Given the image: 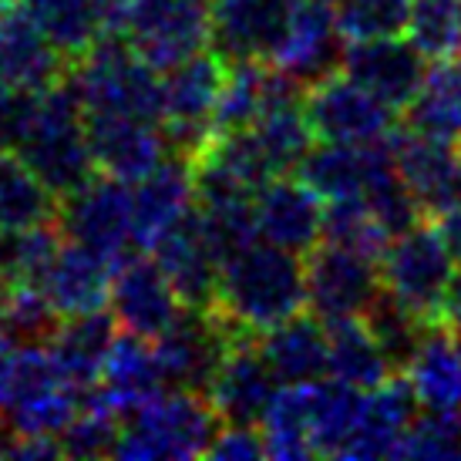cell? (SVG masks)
<instances>
[{"instance_id": "obj_29", "label": "cell", "mask_w": 461, "mask_h": 461, "mask_svg": "<svg viewBox=\"0 0 461 461\" xmlns=\"http://www.w3.org/2000/svg\"><path fill=\"white\" fill-rule=\"evenodd\" d=\"M414 404L418 397L404 374L364 391L357 428L347 441L344 458H397V448L414 421Z\"/></svg>"}, {"instance_id": "obj_28", "label": "cell", "mask_w": 461, "mask_h": 461, "mask_svg": "<svg viewBox=\"0 0 461 461\" xmlns=\"http://www.w3.org/2000/svg\"><path fill=\"white\" fill-rule=\"evenodd\" d=\"M17 4L34 17V24L71 65L85 58L95 44L115 34L122 11V0H17Z\"/></svg>"}, {"instance_id": "obj_13", "label": "cell", "mask_w": 461, "mask_h": 461, "mask_svg": "<svg viewBox=\"0 0 461 461\" xmlns=\"http://www.w3.org/2000/svg\"><path fill=\"white\" fill-rule=\"evenodd\" d=\"M112 313L122 330L139 333L145 340H158L185 313V303L155 257L135 253L115 267Z\"/></svg>"}, {"instance_id": "obj_42", "label": "cell", "mask_w": 461, "mask_h": 461, "mask_svg": "<svg viewBox=\"0 0 461 461\" xmlns=\"http://www.w3.org/2000/svg\"><path fill=\"white\" fill-rule=\"evenodd\" d=\"M11 374H14V347L11 337H0V421L11 408Z\"/></svg>"}, {"instance_id": "obj_32", "label": "cell", "mask_w": 461, "mask_h": 461, "mask_svg": "<svg viewBox=\"0 0 461 461\" xmlns=\"http://www.w3.org/2000/svg\"><path fill=\"white\" fill-rule=\"evenodd\" d=\"M327 333H330V371H327V377H337V381L360 387V391H374L394 377V357L387 354V347L381 344V337L374 333L367 317L330 321Z\"/></svg>"}, {"instance_id": "obj_41", "label": "cell", "mask_w": 461, "mask_h": 461, "mask_svg": "<svg viewBox=\"0 0 461 461\" xmlns=\"http://www.w3.org/2000/svg\"><path fill=\"white\" fill-rule=\"evenodd\" d=\"M267 455V438L253 424H222L205 451V458L219 461H253Z\"/></svg>"}, {"instance_id": "obj_10", "label": "cell", "mask_w": 461, "mask_h": 461, "mask_svg": "<svg viewBox=\"0 0 461 461\" xmlns=\"http://www.w3.org/2000/svg\"><path fill=\"white\" fill-rule=\"evenodd\" d=\"M303 112L317 141L333 145H371L387 141L397 131V112L374 91L357 85L347 71H327L310 81Z\"/></svg>"}, {"instance_id": "obj_18", "label": "cell", "mask_w": 461, "mask_h": 461, "mask_svg": "<svg viewBox=\"0 0 461 461\" xmlns=\"http://www.w3.org/2000/svg\"><path fill=\"white\" fill-rule=\"evenodd\" d=\"M212 7V51L230 65L267 61L280 51L294 0H209Z\"/></svg>"}, {"instance_id": "obj_16", "label": "cell", "mask_w": 461, "mask_h": 461, "mask_svg": "<svg viewBox=\"0 0 461 461\" xmlns=\"http://www.w3.org/2000/svg\"><path fill=\"white\" fill-rule=\"evenodd\" d=\"M340 71L354 77L357 85L374 91L381 102H387L394 112H408L414 95L421 91V81L428 75L424 54L404 38H371V41H347L340 54Z\"/></svg>"}, {"instance_id": "obj_39", "label": "cell", "mask_w": 461, "mask_h": 461, "mask_svg": "<svg viewBox=\"0 0 461 461\" xmlns=\"http://www.w3.org/2000/svg\"><path fill=\"white\" fill-rule=\"evenodd\" d=\"M344 41L391 38L408 27L411 0H337Z\"/></svg>"}, {"instance_id": "obj_33", "label": "cell", "mask_w": 461, "mask_h": 461, "mask_svg": "<svg viewBox=\"0 0 461 461\" xmlns=\"http://www.w3.org/2000/svg\"><path fill=\"white\" fill-rule=\"evenodd\" d=\"M61 195L41 179L24 155L0 145V232L58 222Z\"/></svg>"}, {"instance_id": "obj_30", "label": "cell", "mask_w": 461, "mask_h": 461, "mask_svg": "<svg viewBox=\"0 0 461 461\" xmlns=\"http://www.w3.org/2000/svg\"><path fill=\"white\" fill-rule=\"evenodd\" d=\"M257 344L283 384L321 381L330 371V333L327 321H321L313 310H300L290 321L269 327L257 337Z\"/></svg>"}, {"instance_id": "obj_38", "label": "cell", "mask_w": 461, "mask_h": 461, "mask_svg": "<svg viewBox=\"0 0 461 461\" xmlns=\"http://www.w3.org/2000/svg\"><path fill=\"white\" fill-rule=\"evenodd\" d=\"M323 240L381 259L394 236L387 232V226L381 222V216L374 212L367 199H337V203L327 205Z\"/></svg>"}, {"instance_id": "obj_25", "label": "cell", "mask_w": 461, "mask_h": 461, "mask_svg": "<svg viewBox=\"0 0 461 461\" xmlns=\"http://www.w3.org/2000/svg\"><path fill=\"white\" fill-rule=\"evenodd\" d=\"M340 7L337 0H294L290 24L273 65L296 81H317L333 71L340 48Z\"/></svg>"}, {"instance_id": "obj_27", "label": "cell", "mask_w": 461, "mask_h": 461, "mask_svg": "<svg viewBox=\"0 0 461 461\" xmlns=\"http://www.w3.org/2000/svg\"><path fill=\"white\" fill-rule=\"evenodd\" d=\"M401 374L421 408L461 411V333L448 323H428Z\"/></svg>"}, {"instance_id": "obj_34", "label": "cell", "mask_w": 461, "mask_h": 461, "mask_svg": "<svg viewBox=\"0 0 461 461\" xmlns=\"http://www.w3.org/2000/svg\"><path fill=\"white\" fill-rule=\"evenodd\" d=\"M408 129L461 141V54L441 58L428 68L421 91L408 108Z\"/></svg>"}, {"instance_id": "obj_12", "label": "cell", "mask_w": 461, "mask_h": 461, "mask_svg": "<svg viewBox=\"0 0 461 461\" xmlns=\"http://www.w3.org/2000/svg\"><path fill=\"white\" fill-rule=\"evenodd\" d=\"M236 337L240 333H232L212 310L185 307L179 321L155 340V354H158V364L166 374V384L205 394V387Z\"/></svg>"}, {"instance_id": "obj_7", "label": "cell", "mask_w": 461, "mask_h": 461, "mask_svg": "<svg viewBox=\"0 0 461 461\" xmlns=\"http://www.w3.org/2000/svg\"><path fill=\"white\" fill-rule=\"evenodd\" d=\"M85 387L71 384L58 367L44 340H31L14 350L11 374V408L7 424L21 435L58 438L85 411Z\"/></svg>"}, {"instance_id": "obj_21", "label": "cell", "mask_w": 461, "mask_h": 461, "mask_svg": "<svg viewBox=\"0 0 461 461\" xmlns=\"http://www.w3.org/2000/svg\"><path fill=\"white\" fill-rule=\"evenodd\" d=\"M65 54L17 0H0V81L14 91H44L65 81Z\"/></svg>"}, {"instance_id": "obj_2", "label": "cell", "mask_w": 461, "mask_h": 461, "mask_svg": "<svg viewBox=\"0 0 461 461\" xmlns=\"http://www.w3.org/2000/svg\"><path fill=\"white\" fill-rule=\"evenodd\" d=\"M11 149L24 155L58 195L75 193L98 176L88 141V115L68 77L27 95Z\"/></svg>"}, {"instance_id": "obj_40", "label": "cell", "mask_w": 461, "mask_h": 461, "mask_svg": "<svg viewBox=\"0 0 461 461\" xmlns=\"http://www.w3.org/2000/svg\"><path fill=\"white\" fill-rule=\"evenodd\" d=\"M118 418L108 414V411L88 404L85 397V411L77 414L71 428L61 435V451L65 458H102V455H112L118 441Z\"/></svg>"}, {"instance_id": "obj_36", "label": "cell", "mask_w": 461, "mask_h": 461, "mask_svg": "<svg viewBox=\"0 0 461 461\" xmlns=\"http://www.w3.org/2000/svg\"><path fill=\"white\" fill-rule=\"evenodd\" d=\"M404 34L428 61L461 54V0H411Z\"/></svg>"}, {"instance_id": "obj_9", "label": "cell", "mask_w": 461, "mask_h": 461, "mask_svg": "<svg viewBox=\"0 0 461 461\" xmlns=\"http://www.w3.org/2000/svg\"><path fill=\"white\" fill-rule=\"evenodd\" d=\"M230 77V61L219 51H199L162 77V129L176 155L195 158L216 131V112Z\"/></svg>"}, {"instance_id": "obj_14", "label": "cell", "mask_w": 461, "mask_h": 461, "mask_svg": "<svg viewBox=\"0 0 461 461\" xmlns=\"http://www.w3.org/2000/svg\"><path fill=\"white\" fill-rule=\"evenodd\" d=\"M391 145L397 172L424 216L441 219L461 209V152L455 149V141L404 129L394 131Z\"/></svg>"}, {"instance_id": "obj_3", "label": "cell", "mask_w": 461, "mask_h": 461, "mask_svg": "<svg viewBox=\"0 0 461 461\" xmlns=\"http://www.w3.org/2000/svg\"><path fill=\"white\" fill-rule=\"evenodd\" d=\"M219 428L222 421L203 391H158L122 418L112 455L129 461L205 458Z\"/></svg>"}, {"instance_id": "obj_37", "label": "cell", "mask_w": 461, "mask_h": 461, "mask_svg": "<svg viewBox=\"0 0 461 461\" xmlns=\"http://www.w3.org/2000/svg\"><path fill=\"white\" fill-rule=\"evenodd\" d=\"M61 240L65 236L58 230V222L34 226V230H4L0 232V283L4 286L38 283Z\"/></svg>"}, {"instance_id": "obj_35", "label": "cell", "mask_w": 461, "mask_h": 461, "mask_svg": "<svg viewBox=\"0 0 461 461\" xmlns=\"http://www.w3.org/2000/svg\"><path fill=\"white\" fill-rule=\"evenodd\" d=\"M310 384L313 381L283 384L273 394L267 414L259 421V431L267 438V458H280V461L317 458L313 438H310Z\"/></svg>"}, {"instance_id": "obj_44", "label": "cell", "mask_w": 461, "mask_h": 461, "mask_svg": "<svg viewBox=\"0 0 461 461\" xmlns=\"http://www.w3.org/2000/svg\"><path fill=\"white\" fill-rule=\"evenodd\" d=\"M438 226H441V232H445V240H448L451 253L461 259V209H455V212H448V216L435 219Z\"/></svg>"}, {"instance_id": "obj_22", "label": "cell", "mask_w": 461, "mask_h": 461, "mask_svg": "<svg viewBox=\"0 0 461 461\" xmlns=\"http://www.w3.org/2000/svg\"><path fill=\"white\" fill-rule=\"evenodd\" d=\"M149 253L155 257L158 267L166 269V276L172 280V286H176V294L182 296L185 307H212L222 257H219V249L212 246L209 232H205L199 209H193L182 222H176Z\"/></svg>"}, {"instance_id": "obj_26", "label": "cell", "mask_w": 461, "mask_h": 461, "mask_svg": "<svg viewBox=\"0 0 461 461\" xmlns=\"http://www.w3.org/2000/svg\"><path fill=\"white\" fill-rule=\"evenodd\" d=\"M135 195V230L141 253L152 249L176 222L195 209V168L193 158L176 155L152 168L145 179L131 182Z\"/></svg>"}, {"instance_id": "obj_20", "label": "cell", "mask_w": 461, "mask_h": 461, "mask_svg": "<svg viewBox=\"0 0 461 461\" xmlns=\"http://www.w3.org/2000/svg\"><path fill=\"white\" fill-rule=\"evenodd\" d=\"M327 199L307 179L267 182L257 193V236L290 253H310L323 240Z\"/></svg>"}, {"instance_id": "obj_5", "label": "cell", "mask_w": 461, "mask_h": 461, "mask_svg": "<svg viewBox=\"0 0 461 461\" xmlns=\"http://www.w3.org/2000/svg\"><path fill=\"white\" fill-rule=\"evenodd\" d=\"M455 253L441 226L418 222L408 232L391 240L387 253L381 257V283L384 294L411 310L418 321L441 323L445 296L455 280Z\"/></svg>"}, {"instance_id": "obj_4", "label": "cell", "mask_w": 461, "mask_h": 461, "mask_svg": "<svg viewBox=\"0 0 461 461\" xmlns=\"http://www.w3.org/2000/svg\"><path fill=\"white\" fill-rule=\"evenodd\" d=\"M162 71H155L118 34L77 58L68 81L88 115H141L162 122Z\"/></svg>"}, {"instance_id": "obj_17", "label": "cell", "mask_w": 461, "mask_h": 461, "mask_svg": "<svg viewBox=\"0 0 461 461\" xmlns=\"http://www.w3.org/2000/svg\"><path fill=\"white\" fill-rule=\"evenodd\" d=\"M276 374L267 364L257 337H236L205 387L209 404L222 424H259L276 387Z\"/></svg>"}, {"instance_id": "obj_23", "label": "cell", "mask_w": 461, "mask_h": 461, "mask_svg": "<svg viewBox=\"0 0 461 461\" xmlns=\"http://www.w3.org/2000/svg\"><path fill=\"white\" fill-rule=\"evenodd\" d=\"M112 283H115V267L98 253H91L88 246H77L71 240H61L51 263L38 276L41 294L58 313V321L104 310V303H112Z\"/></svg>"}, {"instance_id": "obj_19", "label": "cell", "mask_w": 461, "mask_h": 461, "mask_svg": "<svg viewBox=\"0 0 461 461\" xmlns=\"http://www.w3.org/2000/svg\"><path fill=\"white\" fill-rule=\"evenodd\" d=\"M88 141L98 172L122 182L145 179L172 149L162 122L141 115H88Z\"/></svg>"}, {"instance_id": "obj_1", "label": "cell", "mask_w": 461, "mask_h": 461, "mask_svg": "<svg viewBox=\"0 0 461 461\" xmlns=\"http://www.w3.org/2000/svg\"><path fill=\"white\" fill-rule=\"evenodd\" d=\"M307 307V263L273 243H246L222 259L212 313L240 337H259Z\"/></svg>"}, {"instance_id": "obj_45", "label": "cell", "mask_w": 461, "mask_h": 461, "mask_svg": "<svg viewBox=\"0 0 461 461\" xmlns=\"http://www.w3.org/2000/svg\"><path fill=\"white\" fill-rule=\"evenodd\" d=\"M0 337H7V286L0 283Z\"/></svg>"}, {"instance_id": "obj_31", "label": "cell", "mask_w": 461, "mask_h": 461, "mask_svg": "<svg viewBox=\"0 0 461 461\" xmlns=\"http://www.w3.org/2000/svg\"><path fill=\"white\" fill-rule=\"evenodd\" d=\"M118 340V321L115 313H77V317H65L54 323V330L48 333V350L58 360V367L65 371V377L77 387H95L102 377V367L112 347Z\"/></svg>"}, {"instance_id": "obj_15", "label": "cell", "mask_w": 461, "mask_h": 461, "mask_svg": "<svg viewBox=\"0 0 461 461\" xmlns=\"http://www.w3.org/2000/svg\"><path fill=\"white\" fill-rule=\"evenodd\" d=\"M394 139V135H391ZM371 141V145H333L321 141V149H310L300 166V179H307L327 203L337 199H367V195L397 176L394 145Z\"/></svg>"}, {"instance_id": "obj_43", "label": "cell", "mask_w": 461, "mask_h": 461, "mask_svg": "<svg viewBox=\"0 0 461 461\" xmlns=\"http://www.w3.org/2000/svg\"><path fill=\"white\" fill-rule=\"evenodd\" d=\"M441 323H448L455 330H461V273H455V280L445 296V310H441Z\"/></svg>"}, {"instance_id": "obj_24", "label": "cell", "mask_w": 461, "mask_h": 461, "mask_svg": "<svg viewBox=\"0 0 461 461\" xmlns=\"http://www.w3.org/2000/svg\"><path fill=\"white\" fill-rule=\"evenodd\" d=\"M158 391H166V374L155 354V340L125 330L118 333L115 347L104 360L98 384L88 387V404L115 414L122 421Z\"/></svg>"}, {"instance_id": "obj_11", "label": "cell", "mask_w": 461, "mask_h": 461, "mask_svg": "<svg viewBox=\"0 0 461 461\" xmlns=\"http://www.w3.org/2000/svg\"><path fill=\"white\" fill-rule=\"evenodd\" d=\"M307 307L321 321L364 317L384 294L381 259L347 249L340 243H321L307 253Z\"/></svg>"}, {"instance_id": "obj_6", "label": "cell", "mask_w": 461, "mask_h": 461, "mask_svg": "<svg viewBox=\"0 0 461 461\" xmlns=\"http://www.w3.org/2000/svg\"><path fill=\"white\" fill-rule=\"evenodd\" d=\"M115 34L166 75L212 44V7L209 0H122Z\"/></svg>"}, {"instance_id": "obj_8", "label": "cell", "mask_w": 461, "mask_h": 461, "mask_svg": "<svg viewBox=\"0 0 461 461\" xmlns=\"http://www.w3.org/2000/svg\"><path fill=\"white\" fill-rule=\"evenodd\" d=\"M58 230L65 240L88 246L91 253L104 257L112 267L141 253L135 230V195L131 182L98 172L81 189L61 195Z\"/></svg>"}]
</instances>
